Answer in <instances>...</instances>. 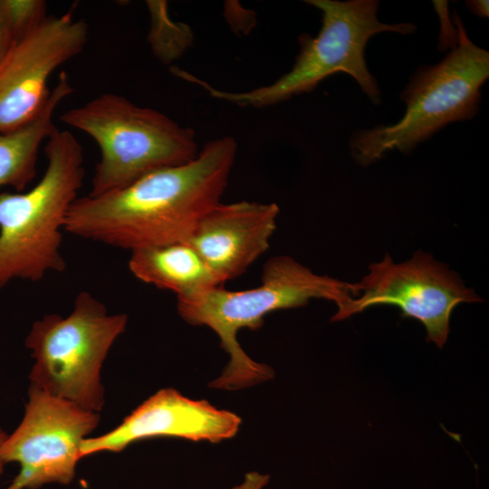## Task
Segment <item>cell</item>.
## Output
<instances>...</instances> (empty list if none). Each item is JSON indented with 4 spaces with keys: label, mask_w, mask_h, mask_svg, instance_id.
Wrapping results in <instances>:
<instances>
[{
    "label": "cell",
    "mask_w": 489,
    "mask_h": 489,
    "mask_svg": "<svg viewBox=\"0 0 489 489\" xmlns=\"http://www.w3.org/2000/svg\"><path fill=\"white\" fill-rule=\"evenodd\" d=\"M236 152V141L225 136L206 143L187 163L102 195L78 197L64 231L130 252L187 242L198 221L221 203Z\"/></svg>",
    "instance_id": "cell-1"
},
{
    "label": "cell",
    "mask_w": 489,
    "mask_h": 489,
    "mask_svg": "<svg viewBox=\"0 0 489 489\" xmlns=\"http://www.w3.org/2000/svg\"><path fill=\"white\" fill-rule=\"evenodd\" d=\"M358 295L355 283L314 273L290 256H275L264 264L262 283L244 291L223 285L198 296L177 300V312L187 323L206 326L229 356L222 374L209 383L221 390H240L273 378V369L252 360L237 340L240 330H257L272 312L304 306L311 299L334 302L338 310Z\"/></svg>",
    "instance_id": "cell-2"
},
{
    "label": "cell",
    "mask_w": 489,
    "mask_h": 489,
    "mask_svg": "<svg viewBox=\"0 0 489 489\" xmlns=\"http://www.w3.org/2000/svg\"><path fill=\"white\" fill-rule=\"evenodd\" d=\"M47 166L25 192H0V289L14 280L39 282L63 272L62 231L85 176L83 149L69 130L47 139Z\"/></svg>",
    "instance_id": "cell-3"
},
{
    "label": "cell",
    "mask_w": 489,
    "mask_h": 489,
    "mask_svg": "<svg viewBox=\"0 0 489 489\" xmlns=\"http://www.w3.org/2000/svg\"><path fill=\"white\" fill-rule=\"evenodd\" d=\"M305 2L321 12V30L315 37L300 35V52L293 66L273 83L236 92L216 89L191 73L185 75V81L202 87L215 99L241 107L264 108L310 92L326 78L341 72L351 76L375 105L379 104L380 89L365 60L367 43L373 35L384 32L411 34L416 25L380 22L376 0Z\"/></svg>",
    "instance_id": "cell-4"
},
{
    "label": "cell",
    "mask_w": 489,
    "mask_h": 489,
    "mask_svg": "<svg viewBox=\"0 0 489 489\" xmlns=\"http://www.w3.org/2000/svg\"><path fill=\"white\" fill-rule=\"evenodd\" d=\"M458 43L438 63L417 68L400 98L403 117L394 124L360 129L349 147L354 160L368 166L387 152L410 153L447 124L475 118L481 102V88L489 77V53L475 45L454 13Z\"/></svg>",
    "instance_id": "cell-5"
},
{
    "label": "cell",
    "mask_w": 489,
    "mask_h": 489,
    "mask_svg": "<svg viewBox=\"0 0 489 489\" xmlns=\"http://www.w3.org/2000/svg\"><path fill=\"white\" fill-rule=\"evenodd\" d=\"M61 120L90 136L99 146L89 196L130 185L161 168L187 163L197 154L195 131L166 114L127 98L103 93L66 110Z\"/></svg>",
    "instance_id": "cell-6"
},
{
    "label": "cell",
    "mask_w": 489,
    "mask_h": 489,
    "mask_svg": "<svg viewBox=\"0 0 489 489\" xmlns=\"http://www.w3.org/2000/svg\"><path fill=\"white\" fill-rule=\"evenodd\" d=\"M127 322L126 314H110L91 292H80L70 314L33 323L24 342L35 360L30 386L98 413L105 402L101 369Z\"/></svg>",
    "instance_id": "cell-7"
},
{
    "label": "cell",
    "mask_w": 489,
    "mask_h": 489,
    "mask_svg": "<svg viewBox=\"0 0 489 489\" xmlns=\"http://www.w3.org/2000/svg\"><path fill=\"white\" fill-rule=\"evenodd\" d=\"M369 269V273L355 283L358 296L338 310L332 321L375 305H394L400 309L401 316L419 321L426 328L427 340L442 348L449 334L455 307L461 302L481 301L457 273L422 251L400 264H395L386 254L382 261L370 264Z\"/></svg>",
    "instance_id": "cell-8"
},
{
    "label": "cell",
    "mask_w": 489,
    "mask_h": 489,
    "mask_svg": "<svg viewBox=\"0 0 489 489\" xmlns=\"http://www.w3.org/2000/svg\"><path fill=\"white\" fill-rule=\"evenodd\" d=\"M28 395L21 423L0 446L5 465H20L6 489H36L53 482L67 484L81 459V444L96 428L100 416L32 386Z\"/></svg>",
    "instance_id": "cell-9"
},
{
    "label": "cell",
    "mask_w": 489,
    "mask_h": 489,
    "mask_svg": "<svg viewBox=\"0 0 489 489\" xmlns=\"http://www.w3.org/2000/svg\"><path fill=\"white\" fill-rule=\"evenodd\" d=\"M88 24L70 9L47 16L34 31L14 42L0 61V131L32 121L44 107L48 80L62 64L77 56L88 40Z\"/></svg>",
    "instance_id": "cell-10"
},
{
    "label": "cell",
    "mask_w": 489,
    "mask_h": 489,
    "mask_svg": "<svg viewBox=\"0 0 489 489\" xmlns=\"http://www.w3.org/2000/svg\"><path fill=\"white\" fill-rule=\"evenodd\" d=\"M242 419L206 400L163 388L149 397L111 431L85 438L81 458L102 451L120 452L132 443L152 437H180L194 442L218 443L235 436Z\"/></svg>",
    "instance_id": "cell-11"
},
{
    "label": "cell",
    "mask_w": 489,
    "mask_h": 489,
    "mask_svg": "<svg viewBox=\"0 0 489 489\" xmlns=\"http://www.w3.org/2000/svg\"><path fill=\"white\" fill-rule=\"evenodd\" d=\"M279 210L275 203H219L198 221L187 242L224 284L267 251Z\"/></svg>",
    "instance_id": "cell-12"
},
{
    "label": "cell",
    "mask_w": 489,
    "mask_h": 489,
    "mask_svg": "<svg viewBox=\"0 0 489 489\" xmlns=\"http://www.w3.org/2000/svg\"><path fill=\"white\" fill-rule=\"evenodd\" d=\"M128 266L137 279L175 292L177 300L223 285L187 242L131 251Z\"/></svg>",
    "instance_id": "cell-13"
},
{
    "label": "cell",
    "mask_w": 489,
    "mask_h": 489,
    "mask_svg": "<svg viewBox=\"0 0 489 489\" xmlns=\"http://www.w3.org/2000/svg\"><path fill=\"white\" fill-rule=\"evenodd\" d=\"M72 91L67 73L61 72L36 118L13 131H0V187L9 186L16 192H23L35 177L40 145L56 129L53 115L61 101Z\"/></svg>",
    "instance_id": "cell-14"
},
{
    "label": "cell",
    "mask_w": 489,
    "mask_h": 489,
    "mask_svg": "<svg viewBox=\"0 0 489 489\" xmlns=\"http://www.w3.org/2000/svg\"><path fill=\"white\" fill-rule=\"evenodd\" d=\"M147 5L151 14L149 42L155 55L167 62L180 53L182 48L177 39L178 33L183 31L181 26L168 19L166 2L148 1Z\"/></svg>",
    "instance_id": "cell-15"
},
{
    "label": "cell",
    "mask_w": 489,
    "mask_h": 489,
    "mask_svg": "<svg viewBox=\"0 0 489 489\" xmlns=\"http://www.w3.org/2000/svg\"><path fill=\"white\" fill-rule=\"evenodd\" d=\"M0 8L14 42L37 28L47 17L43 0H0Z\"/></svg>",
    "instance_id": "cell-16"
},
{
    "label": "cell",
    "mask_w": 489,
    "mask_h": 489,
    "mask_svg": "<svg viewBox=\"0 0 489 489\" xmlns=\"http://www.w3.org/2000/svg\"><path fill=\"white\" fill-rule=\"evenodd\" d=\"M434 7L440 20L439 50L453 49L458 43V29L454 27L449 19L446 1H434Z\"/></svg>",
    "instance_id": "cell-17"
},
{
    "label": "cell",
    "mask_w": 489,
    "mask_h": 489,
    "mask_svg": "<svg viewBox=\"0 0 489 489\" xmlns=\"http://www.w3.org/2000/svg\"><path fill=\"white\" fill-rule=\"evenodd\" d=\"M269 475L255 471L245 474L241 484L232 489H264L269 483Z\"/></svg>",
    "instance_id": "cell-18"
},
{
    "label": "cell",
    "mask_w": 489,
    "mask_h": 489,
    "mask_svg": "<svg viewBox=\"0 0 489 489\" xmlns=\"http://www.w3.org/2000/svg\"><path fill=\"white\" fill-rule=\"evenodd\" d=\"M14 43L13 37L0 8V61Z\"/></svg>",
    "instance_id": "cell-19"
},
{
    "label": "cell",
    "mask_w": 489,
    "mask_h": 489,
    "mask_svg": "<svg viewBox=\"0 0 489 489\" xmlns=\"http://www.w3.org/2000/svg\"><path fill=\"white\" fill-rule=\"evenodd\" d=\"M465 5L476 16L487 18L489 15L488 1L486 0H469L465 2Z\"/></svg>",
    "instance_id": "cell-20"
},
{
    "label": "cell",
    "mask_w": 489,
    "mask_h": 489,
    "mask_svg": "<svg viewBox=\"0 0 489 489\" xmlns=\"http://www.w3.org/2000/svg\"><path fill=\"white\" fill-rule=\"evenodd\" d=\"M7 434L5 431H4L1 427H0V446L4 443V441L6 439L7 437ZM4 466H5V464L3 463V461L0 459V475L2 474L3 470H4Z\"/></svg>",
    "instance_id": "cell-21"
}]
</instances>
